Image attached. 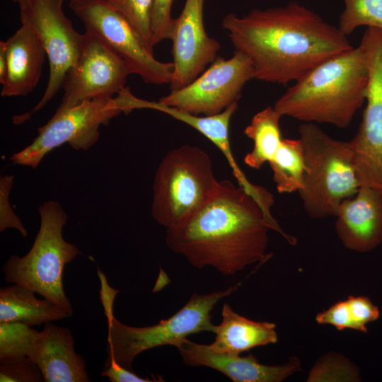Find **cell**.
I'll list each match as a JSON object with an SVG mask.
<instances>
[{
    "label": "cell",
    "instance_id": "cell-25",
    "mask_svg": "<svg viewBox=\"0 0 382 382\" xmlns=\"http://www.w3.org/2000/svg\"><path fill=\"white\" fill-rule=\"evenodd\" d=\"M345 8L339 19V29L349 35L361 26L382 30V0H343Z\"/></svg>",
    "mask_w": 382,
    "mask_h": 382
},
{
    "label": "cell",
    "instance_id": "cell-29",
    "mask_svg": "<svg viewBox=\"0 0 382 382\" xmlns=\"http://www.w3.org/2000/svg\"><path fill=\"white\" fill-rule=\"evenodd\" d=\"M14 178L13 175H5L0 178V231L3 232L7 228H15L23 237L26 238L28 231L10 204V193Z\"/></svg>",
    "mask_w": 382,
    "mask_h": 382
},
{
    "label": "cell",
    "instance_id": "cell-4",
    "mask_svg": "<svg viewBox=\"0 0 382 382\" xmlns=\"http://www.w3.org/2000/svg\"><path fill=\"white\" fill-rule=\"evenodd\" d=\"M299 133L306 166L298 192L303 207L313 219L335 216L359 188L349 141L331 137L315 123L303 122Z\"/></svg>",
    "mask_w": 382,
    "mask_h": 382
},
{
    "label": "cell",
    "instance_id": "cell-15",
    "mask_svg": "<svg viewBox=\"0 0 382 382\" xmlns=\"http://www.w3.org/2000/svg\"><path fill=\"white\" fill-rule=\"evenodd\" d=\"M178 349L185 365L212 368L233 382H280L301 370L300 361L295 357L284 364L270 366L261 364L253 354L217 352L208 345L189 340Z\"/></svg>",
    "mask_w": 382,
    "mask_h": 382
},
{
    "label": "cell",
    "instance_id": "cell-20",
    "mask_svg": "<svg viewBox=\"0 0 382 382\" xmlns=\"http://www.w3.org/2000/svg\"><path fill=\"white\" fill-rule=\"evenodd\" d=\"M238 106L237 101L219 114L201 116L180 111L176 108L163 105L158 101L146 100L143 101L144 108L153 109L168 114L173 118L185 122L206 137L226 157L238 185L248 188L252 183L247 179L234 159L229 139L231 120L237 110Z\"/></svg>",
    "mask_w": 382,
    "mask_h": 382
},
{
    "label": "cell",
    "instance_id": "cell-7",
    "mask_svg": "<svg viewBox=\"0 0 382 382\" xmlns=\"http://www.w3.org/2000/svg\"><path fill=\"white\" fill-rule=\"evenodd\" d=\"M38 212L40 226L33 246L24 256L13 255L7 260L3 267L5 279L29 288L73 312L62 277L65 265L80 253L79 249L63 238L68 217L59 202H46Z\"/></svg>",
    "mask_w": 382,
    "mask_h": 382
},
{
    "label": "cell",
    "instance_id": "cell-12",
    "mask_svg": "<svg viewBox=\"0 0 382 382\" xmlns=\"http://www.w3.org/2000/svg\"><path fill=\"white\" fill-rule=\"evenodd\" d=\"M253 79L250 59L235 50L231 58L217 57L192 82L171 91L158 102L195 115H214L238 101L244 86Z\"/></svg>",
    "mask_w": 382,
    "mask_h": 382
},
{
    "label": "cell",
    "instance_id": "cell-3",
    "mask_svg": "<svg viewBox=\"0 0 382 382\" xmlns=\"http://www.w3.org/2000/svg\"><path fill=\"white\" fill-rule=\"evenodd\" d=\"M369 68L361 45L324 61L294 81L276 101L282 115L346 128L365 101Z\"/></svg>",
    "mask_w": 382,
    "mask_h": 382
},
{
    "label": "cell",
    "instance_id": "cell-23",
    "mask_svg": "<svg viewBox=\"0 0 382 382\" xmlns=\"http://www.w3.org/2000/svg\"><path fill=\"white\" fill-rule=\"evenodd\" d=\"M269 164L279 193H292L302 188L306 166L299 138L282 139Z\"/></svg>",
    "mask_w": 382,
    "mask_h": 382
},
{
    "label": "cell",
    "instance_id": "cell-17",
    "mask_svg": "<svg viewBox=\"0 0 382 382\" xmlns=\"http://www.w3.org/2000/svg\"><path fill=\"white\" fill-rule=\"evenodd\" d=\"M45 382H88L83 357L74 350V338L67 328L52 322L39 332L29 354Z\"/></svg>",
    "mask_w": 382,
    "mask_h": 382
},
{
    "label": "cell",
    "instance_id": "cell-9",
    "mask_svg": "<svg viewBox=\"0 0 382 382\" xmlns=\"http://www.w3.org/2000/svg\"><path fill=\"white\" fill-rule=\"evenodd\" d=\"M64 0H30L20 7L21 24L31 28L41 40L49 59L47 85L40 100L30 111L13 117L16 125L28 120L62 88L67 71L76 62L83 34L78 33L63 11Z\"/></svg>",
    "mask_w": 382,
    "mask_h": 382
},
{
    "label": "cell",
    "instance_id": "cell-28",
    "mask_svg": "<svg viewBox=\"0 0 382 382\" xmlns=\"http://www.w3.org/2000/svg\"><path fill=\"white\" fill-rule=\"evenodd\" d=\"M1 382H42L43 375L28 357L0 362Z\"/></svg>",
    "mask_w": 382,
    "mask_h": 382
},
{
    "label": "cell",
    "instance_id": "cell-30",
    "mask_svg": "<svg viewBox=\"0 0 382 382\" xmlns=\"http://www.w3.org/2000/svg\"><path fill=\"white\" fill-rule=\"evenodd\" d=\"M174 0H154L151 16L153 45L170 39L174 18L171 8Z\"/></svg>",
    "mask_w": 382,
    "mask_h": 382
},
{
    "label": "cell",
    "instance_id": "cell-11",
    "mask_svg": "<svg viewBox=\"0 0 382 382\" xmlns=\"http://www.w3.org/2000/svg\"><path fill=\"white\" fill-rule=\"evenodd\" d=\"M69 6L83 23L86 32L99 37L120 55L132 74L147 83H170L173 62L156 59L129 23L106 0H70Z\"/></svg>",
    "mask_w": 382,
    "mask_h": 382
},
{
    "label": "cell",
    "instance_id": "cell-22",
    "mask_svg": "<svg viewBox=\"0 0 382 382\" xmlns=\"http://www.w3.org/2000/svg\"><path fill=\"white\" fill-rule=\"evenodd\" d=\"M282 115L268 106L257 112L244 129V134L253 141V148L244 157L250 168L259 170L274 157L281 142L279 126Z\"/></svg>",
    "mask_w": 382,
    "mask_h": 382
},
{
    "label": "cell",
    "instance_id": "cell-19",
    "mask_svg": "<svg viewBox=\"0 0 382 382\" xmlns=\"http://www.w3.org/2000/svg\"><path fill=\"white\" fill-rule=\"evenodd\" d=\"M221 316V322L214 333V341L208 345L215 352L241 354L253 347L274 344L278 340L274 323L250 320L236 313L228 303L224 304Z\"/></svg>",
    "mask_w": 382,
    "mask_h": 382
},
{
    "label": "cell",
    "instance_id": "cell-34",
    "mask_svg": "<svg viewBox=\"0 0 382 382\" xmlns=\"http://www.w3.org/2000/svg\"><path fill=\"white\" fill-rule=\"evenodd\" d=\"M7 71L6 50L4 41L0 42V83L2 85L5 81Z\"/></svg>",
    "mask_w": 382,
    "mask_h": 382
},
{
    "label": "cell",
    "instance_id": "cell-5",
    "mask_svg": "<svg viewBox=\"0 0 382 382\" xmlns=\"http://www.w3.org/2000/svg\"><path fill=\"white\" fill-rule=\"evenodd\" d=\"M241 285V282L226 290L206 294L195 293L174 315L146 327H133L120 322L113 315V302L103 303L108 327V358L105 364L116 361L132 370L134 359L144 351L165 345L178 349L190 335L201 332L215 333L216 325L212 322L211 311L221 299L231 295Z\"/></svg>",
    "mask_w": 382,
    "mask_h": 382
},
{
    "label": "cell",
    "instance_id": "cell-13",
    "mask_svg": "<svg viewBox=\"0 0 382 382\" xmlns=\"http://www.w3.org/2000/svg\"><path fill=\"white\" fill-rule=\"evenodd\" d=\"M131 74L120 55L99 37L85 32L79 57L65 76L61 104L114 97L125 88Z\"/></svg>",
    "mask_w": 382,
    "mask_h": 382
},
{
    "label": "cell",
    "instance_id": "cell-24",
    "mask_svg": "<svg viewBox=\"0 0 382 382\" xmlns=\"http://www.w3.org/2000/svg\"><path fill=\"white\" fill-rule=\"evenodd\" d=\"M38 333L21 322H0V362L28 357Z\"/></svg>",
    "mask_w": 382,
    "mask_h": 382
},
{
    "label": "cell",
    "instance_id": "cell-21",
    "mask_svg": "<svg viewBox=\"0 0 382 382\" xmlns=\"http://www.w3.org/2000/svg\"><path fill=\"white\" fill-rule=\"evenodd\" d=\"M18 284L0 289V322H21L40 325L71 316L69 311Z\"/></svg>",
    "mask_w": 382,
    "mask_h": 382
},
{
    "label": "cell",
    "instance_id": "cell-31",
    "mask_svg": "<svg viewBox=\"0 0 382 382\" xmlns=\"http://www.w3.org/2000/svg\"><path fill=\"white\" fill-rule=\"evenodd\" d=\"M347 300L356 330L366 332V324L380 317L378 308L366 296H349Z\"/></svg>",
    "mask_w": 382,
    "mask_h": 382
},
{
    "label": "cell",
    "instance_id": "cell-10",
    "mask_svg": "<svg viewBox=\"0 0 382 382\" xmlns=\"http://www.w3.org/2000/svg\"><path fill=\"white\" fill-rule=\"evenodd\" d=\"M359 45L369 68L366 105L358 131L349 141L359 187L382 195V30L367 28Z\"/></svg>",
    "mask_w": 382,
    "mask_h": 382
},
{
    "label": "cell",
    "instance_id": "cell-26",
    "mask_svg": "<svg viewBox=\"0 0 382 382\" xmlns=\"http://www.w3.org/2000/svg\"><path fill=\"white\" fill-rule=\"evenodd\" d=\"M134 30L149 50L153 52L151 16L154 0H106Z\"/></svg>",
    "mask_w": 382,
    "mask_h": 382
},
{
    "label": "cell",
    "instance_id": "cell-8",
    "mask_svg": "<svg viewBox=\"0 0 382 382\" xmlns=\"http://www.w3.org/2000/svg\"><path fill=\"white\" fill-rule=\"evenodd\" d=\"M122 112L126 114V108L120 93L74 105L60 104L50 120L37 129L33 142L13 154L10 160L36 168L47 154L65 143L76 150L86 151L98 141L100 126L107 125Z\"/></svg>",
    "mask_w": 382,
    "mask_h": 382
},
{
    "label": "cell",
    "instance_id": "cell-32",
    "mask_svg": "<svg viewBox=\"0 0 382 382\" xmlns=\"http://www.w3.org/2000/svg\"><path fill=\"white\" fill-rule=\"evenodd\" d=\"M316 320L318 324L333 325L338 330H356L347 300L338 301L328 309L320 312L316 316Z\"/></svg>",
    "mask_w": 382,
    "mask_h": 382
},
{
    "label": "cell",
    "instance_id": "cell-1",
    "mask_svg": "<svg viewBox=\"0 0 382 382\" xmlns=\"http://www.w3.org/2000/svg\"><path fill=\"white\" fill-rule=\"evenodd\" d=\"M270 228L289 243H296L282 230L270 209L244 187L224 180L209 202L167 229L166 243L193 267H212L229 276L270 258L266 250Z\"/></svg>",
    "mask_w": 382,
    "mask_h": 382
},
{
    "label": "cell",
    "instance_id": "cell-14",
    "mask_svg": "<svg viewBox=\"0 0 382 382\" xmlns=\"http://www.w3.org/2000/svg\"><path fill=\"white\" fill-rule=\"evenodd\" d=\"M204 0H186L174 18L170 39L173 42V73L170 91L192 82L218 57L219 42L209 36L203 18Z\"/></svg>",
    "mask_w": 382,
    "mask_h": 382
},
{
    "label": "cell",
    "instance_id": "cell-27",
    "mask_svg": "<svg viewBox=\"0 0 382 382\" xmlns=\"http://www.w3.org/2000/svg\"><path fill=\"white\" fill-rule=\"evenodd\" d=\"M358 369L345 357L332 354L321 358L311 371L307 381H359Z\"/></svg>",
    "mask_w": 382,
    "mask_h": 382
},
{
    "label": "cell",
    "instance_id": "cell-16",
    "mask_svg": "<svg viewBox=\"0 0 382 382\" xmlns=\"http://www.w3.org/2000/svg\"><path fill=\"white\" fill-rule=\"evenodd\" d=\"M335 230L343 245L365 253L382 242V195L369 187L344 199L337 214Z\"/></svg>",
    "mask_w": 382,
    "mask_h": 382
},
{
    "label": "cell",
    "instance_id": "cell-35",
    "mask_svg": "<svg viewBox=\"0 0 382 382\" xmlns=\"http://www.w3.org/2000/svg\"><path fill=\"white\" fill-rule=\"evenodd\" d=\"M14 2L18 4V5H21L25 4V2L30 1V0H13Z\"/></svg>",
    "mask_w": 382,
    "mask_h": 382
},
{
    "label": "cell",
    "instance_id": "cell-2",
    "mask_svg": "<svg viewBox=\"0 0 382 382\" xmlns=\"http://www.w3.org/2000/svg\"><path fill=\"white\" fill-rule=\"evenodd\" d=\"M235 50L247 55L255 79L286 84L325 60L353 47L338 27L296 1L265 10L253 9L222 20Z\"/></svg>",
    "mask_w": 382,
    "mask_h": 382
},
{
    "label": "cell",
    "instance_id": "cell-18",
    "mask_svg": "<svg viewBox=\"0 0 382 382\" xmlns=\"http://www.w3.org/2000/svg\"><path fill=\"white\" fill-rule=\"evenodd\" d=\"M4 44L7 71L1 96H26L40 78L47 55L45 47L34 30L24 24Z\"/></svg>",
    "mask_w": 382,
    "mask_h": 382
},
{
    "label": "cell",
    "instance_id": "cell-6",
    "mask_svg": "<svg viewBox=\"0 0 382 382\" xmlns=\"http://www.w3.org/2000/svg\"><path fill=\"white\" fill-rule=\"evenodd\" d=\"M219 187L207 152L190 145L173 149L155 174L152 216L167 229L176 226L209 202Z\"/></svg>",
    "mask_w": 382,
    "mask_h": 382
},
{
    "label": "cell",
    "instance_id": "cell-33",
    "mask_svg": "<svg viewBox=\"0 0 382 382\" xmlns=\"http://www.w3.org/2000/svg\"><path fill=\"white\" fill-rule=\"evenodd\" d=\"M101 375L108 378L111 382H151L156 381L149 378L137 376L132 370L128 369L116 361H110L104 364V370Z\"/></svg>",
    "mask_w": 382,
    "mask_h": 382
}]
</instances>
